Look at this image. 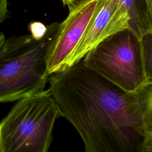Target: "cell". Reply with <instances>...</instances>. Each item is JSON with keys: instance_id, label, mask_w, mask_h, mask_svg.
<instances>
[{"instance_id": "cell-14", "label": "cell", "mask_w": 152, "mask_h": 152, "mask_svg": "<svg viewBox=\"0 0 152 152\" xmlns=\"http://www.w3.org/2000/svg\"><path fill=\"white\" fill-rule=\"evenodd\" d=\"M147 2L148 4V5L149 7L152 8V0H147Z\"/></svg>"}, {"instance_id": "cell-1", "label": "cell", "mask_w": 152, "mask_h": 152, "mask_svg": "<svg viewBox=\"0 0 152 152\" xmlns=\"http://www.w3.org/2000/svg\"><path fill=\"white\" fill-rule=\"evenodd\" d=\"M49 90L86 152H152V83L126 91L83 59L50 74Z\"/></svg>"}, {"instance_id": "cell-9", "label": "cell", "mask_w": 152, "mask_h": 152, "mask_svg": "<svg viewBox=\"0 0 152 152\" xmlns=\"http://www.w3.org/2000/svg\"><path fill=\"white\" fill-rule=\"evenodd\" d=\"M47 28L48 26L37 21L32 22L28 26L30 34L36 39H40L43 37L47 31Z\"/></svg>"}, {"instance_id": "cell-2", "label": "cell", "mask_w": 152, "mask_h": 152, "mask_svg": "<svg viewBox=\"0 0 152 152\" xmlns=\"http://www.w3.org/2000/svg\"><path fill=\"white\" fill-rule=\"evenodd\" d=\"M59 24L55 22L48 26L40 39L30 34L5 38L0 48V103L44 90L49 75L47 56Z\"/></svg>"}, {"instance_id": "cell-8", "label": "cell", "mask_w": 152, "mask_h": 152, "mask_svg": "<svg viewBox=\"0 0 152 152\" xmlns=\"http://www.w3.org/2000/svg\"><path fill=\"white\" fill-rule=\"evenodd\" d=\"M140 39L147 77L152 82V32L143 35Z\"/></svg>"}, {"instance_id": "cell-13", "label": "cell", "mask_w": 152, "mask_h": 152, "mask_svg": "<svg viewBox=\"0 0 152 152\" xmlns=\"http://www.w3.org/2000/svg\"><path fill=\"white\" fill-rule=\"evenodd\" d=\"M5 39V34L2 32H0V48L3 44Z\"/></svg>"}, {"instance_id": "cell-3", "label": "cell", "mask_w": 152, "mask_h": 152, "mask_svg": "<svg viewBox=\"0 0 152 152\" xmlns=\"http://www.w3.org/2000/svg\"><path fill=\"white\" fill-rule=\"evenodd\" d=\"M59 116L49 89L17 100L0 122V152H48Z\"/></svg>"}, {"instance_id": "cell-4", "label": "cell", "mask_w": 152, "mask_h": 152, "mask_svg": "<svg viewBox=\"0 0 152 152\" xmlns=\"http://www.w3.org/2000/svg\"><path fill=\"white\" fill-rule=\"evenodd\" d=\"M83 60L86 66L126 91L152 83L147 77L141 39L129 27L106 37Z\"/></svg>"}, {"instance_id": "cell-7", "label": "cell", "mask_w": 152, "mask_h": 152, "mask_svg": "<svg viewBox=\"0 0 152 152\" xmlns=\"http://www.w3.org/2000/svg\"><path fill=\"white\" fill-rule=\"evenodd\" d=\"M129 15V28L140 38L152 32V8L147 0H119Z\"/></svg>"}, {"instance_id": "cell-5", "label": "cell", "mask_w": 152, "mask_h": 152, "mask_svg": "<svg viewBox=\"0 0 152 152\" xmlns=\"http://www.w3.org/2000/svg\"><path fill=\"white\" fill-rule=\"evenodd\" d=\"M99 0H88L69 11L60 23L47 56L49 75L67 68L68 61L98 7Z\"/></svg>"}, {"instance_id": "cell-10", "label": "cell", "mask_w": 152, "mask_h": 152, "mask_svg": "<svg viewBox=\"0 0 152 152\" xmlns=\"http://www.w3.org/2000/svg\"><path fill=\"white\" fill-rule=\"evenodd\" d=\"M8 13V0H0V23L6 19Z\"/></svg>"}, {"instance_id": "cell-6", "label": "cell", "mask_w": 152, "mask_h": 152, "mask_svg": "<svg viewBox=\"0 0 152 152\" xmlns=\"http://www.w3.org/2000/svg\"><path fill=\"white\" fill-rule=\"evenodd\" d=\"M129 15L119 0H99L97 10L71 55L67 68L82 59L109 36L129 27Z\"/></svg>"}, {"instance_id": "cell-12", "label": "cell", "mask_w": 152, "mask_h": 152, "mask_svg": "<svg viewBox=\"0 0 152 152\" xmlns=\"http://www.w3.org/2000/svg\"><path fill=\"white\" fill-rule=\"evenodd\" d=\"M64 5H67L69 10L71 8V2L70 0H62Z\"/></svg>"}, {"instance_id": "cell-11", "label": "cell", "mask_w": 152, "mask_h": 152, "mask_svg": "<svg viewBox=\"0 0 152 152\" xmlns=\"http://www.w3.org/2000/svg\"><path fill=\"white\" fill-rule=\"evenodd\" d=\"M71 2V8L70 10H69V11L72 10V9H74V8H75L76 7H77L78 5H79L80 4L88 1V0H70Z\"/></svg>"}]
</instances>
